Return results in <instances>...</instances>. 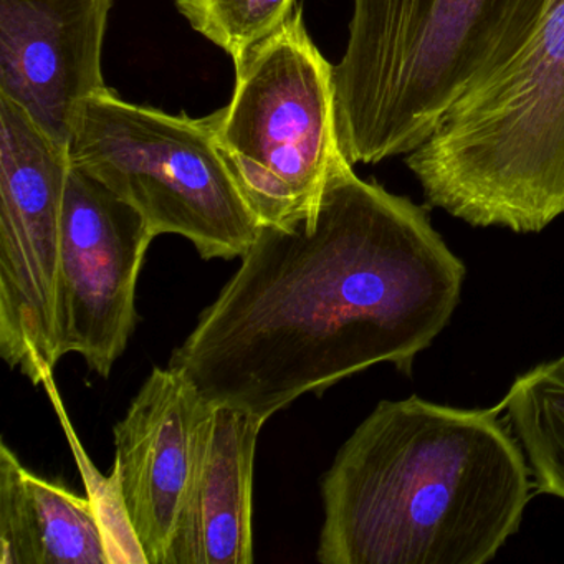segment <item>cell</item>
I'll list each match as a JSON object with an SVG mask.
<instances>
[{
    "mask_svg": "<svg viewBox=\"0 0 564 564\" xmlns=\"http://www.w3.org/2000/svg\"><path fill=\"white\" fill-rule=\"evenodd\" d=\"M144 217L113 191L70 167L62 227L57 333L108 378L137 326V285L154 239Z\"/></svg>",
    "mask_w": 564,
    "mask_h": 564,
    "instance_id": "8",
    "label": "cell"
},
{
    "mask_svg": "<svg viewBox=\"0 0 564 564\" xmlns=\"http://www.w3.org/2000/svg\"><path fill=\"white\" fill-rule=\"evenodd\" d=\"M210 408L186 376L154 368L115 425L113 470L148 564H166Z\"/></svg>",
    "mask_w": 564,
    "mask_h": 564,
    "instance_id": "10",
    "label": "cell"
},
{
    "mask_svg": "<svg viewBox=\"0 0 564 564\" xmlns=\"http://www.w3.org/2000/svg\"><path fill=\"white\" fill-rule=\"evenodd\" d=\"M68 148L0 97V355L32 384L61 361L57 306Z\"/></svg>",
    "mask_w": 564,
    "mask_h": 564,
    "instance_id": "7",
    "label": "cell"
},
{
    "mask_svg": "<svg viewBox=\"0 0 564 564\" xmlns=\"http://www.w3.org/2000/svg\"><path fill=\"white\" fill-rule=\"evenodd\" d=\"M500 404L538 494L564 500V356L517 376Z\"/></svg>",
    "mask_w": 564,
    "mask_h": 564,
    "instance_id": "13",
    "label": "cell"
},
{
    "mask_svg": "<svg viewBox=\"0 0 564 564\" xmlns=\"http://www.w3.org/2000/svg\"><path fill=\"white\" fill-rule=\"evenodd\" d=\"M174 6L197 34L237 62L289 21L296 0H174Z\"/></svg>",
    "mask_w": 564,
    "mask_h": 564,
    "instance_id": "14",
    "label": "cell"
},
{
    "mask_svg": "<svg viewBox=\"0 0 564 564\" xmlns=\"http://www.w3.org/2000/svg\"><path fill=\"white\" fill-rule=\"evenodd\" d=\"M265 422L213 404L200 427L166 564L253 563V464Z\"/></svg>",
    "mask_w": 564,
    "mask_h": 564,
    "instance_id": "11",
    "label": "cell"
},
{
    "mask_svg": "<svg viewBox=\"0 0 564 564\" xmlns=\"http://www.w3.org/2000/svg\"><path fill=\"white\" fill-rule=\"evenodd\" d=\"M405 164L429 206L474 227L536 234L563 216L564 0H544Z\"/></svg>",
    "mask_w": 564,
    "mask_h": 564,
    "instance_id": "3",
    "label": "cell"
},
{
    "mask_svg": "<svg viewBox=\"0 0 564 564\" xmlns=\"http://www.w3.org/2000/svg\"><path fill=\"white\" fill-rule=\"evenodd\" d=\"M503 408L381 401L322 480L323 564H485L523 520L530 467Z\"/></svg>",
    "mask_w": 564,
    "mask_h": 564,
    "instance_id": "2",
    "label": "cell"
},
{
    "mask_svg": "<svg viewBox=\"0 0 564 564\" xmlns=\"http://www.w3.org/2000/svg\"><path fill=\"white\" fill-rule=\"evenodd\" d=\"M44 386L54 399V404L57 405L62 424H64L65 432L70 438L72 448H74L75 460H77L82 475H84L87 495L97 508L105 540H107L110 564H148L143 547H141L137 533L131 527L117 474L111 470L110 477H104L98 468L91 464L90 458L85 454L82 445L78 444V437L75 435L70 422L67 421L64 409H62V401L58 399L57 391H55L54 378L45 381Z\"/></svg>",
    "mask_w": 564,
    "mask_h": 564,
    "instance_id": "15",
    "label": "cell"
},
{
    "mask_svg": "<svg viewBox=\"0 0 564 564\" xmlns=\"http://www.w3.org/2000/svg\"><path fill=\"white\" fill-rule=\"evenodd\" d=\"M236 65L227 107L209 115L220 153L260 227L316 206L343 160L333 65L302 8Z\"/></svg>",
    "mask_w": 564,
    "mask_h": 564,
    "instance_id": "5",
    "label": "cell"
},
{
    "mask_svg": "<svg viewBox=\"0 0 564 564\" xmlns=\"http://www.w3.org/2000/svg\"><path fill=\"white\" fill-rule=\"evenodd\" d=\"M0 564H110L97 508L0 444Z\"/></svg>",
    "mask_w": 564,
    "mask_h": 564,
    "instance_id": "12",
    "label": "cell"
},
{
    "mask_svg": "<svg viewBox=\"0 0 564 564\" xmlns=\"http://www.w3.org/2000/svg\"><path fill=\"white\" fill-rule=\"evenodd\" d=\"M544 0H352L333 65L336 117L351 164L408 156L470 82L523 41Z\"/></svg>",
    "mask_w": 564,
    "mask_h": 564,
    "instance_id": "4",
    "label": "cell"
},
{
    "mask_svg": "<svg viewBox=\"0 0 564 564\" xmlns=\"http://www.w3.org/2000/svg\"><path fill=\"white\" fill-rule=\"evenodd\" d=\"M110 9L111 0H0V97L67 148L85 104L108 90Z\"/></svg>",
    "mask_w": 564,
    "mask_h": 564,
    "instance_id": "9",
    "label": "cell"
},
{
    "mask_svg": "<svg viewBox=\"0 0 564 564\" xmlns=\"http://www.w3.org/2000/svg\"><path fill=\"white\" fill-rule=\"evenodd\" d=\"M240 259L167 366L210 404L263 421L379 362L411 375L465 280L427 210L348 158L313 209L262 227Z\"/></svg>",
    "mask_w": 564,
    "mask_h": 564,
    "instance_id": "1",
    "label": "cell"
},
{
    "mask_svg": "<svg viewBox=\"0 0 564 564\" xmlns=\"http://www.w3.org/2000/svg\"><path fill=\"white\" fill-rule=\"evenodd\" d=\"M72 166L100 181L147 220L204 260L242 257L259 236L209 117L170 115L101 91L85 104L72 137Z\"/></svg>",
    "mask_w": 564,
    "mask_h": 564,
    "instance_id": "6",
    "label": "cell"
}]
</instances>
